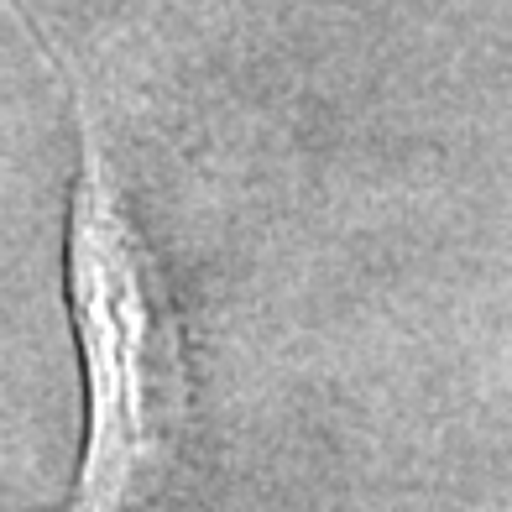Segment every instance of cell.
Returning <instances> with one entry per match:
<instances>
[{
  "label": "cell",
  "instance_id": "cell-1",
  "mask_svg": "<svg viewBox=\"0 0 512 512\" xmlns=\"http://www.w3.org/2000/svg\"><path fill=\"white\" fill-rule=\"evenodd\" d=\"M79 121V173L63 225V304L84 366V445L68 512H168L199 460V371L168 262L126 199L95 100L48 32L11 0Z\"/></svg>",
  "mask_w": 512,
  "mask_h": 512
}]
</instances>
